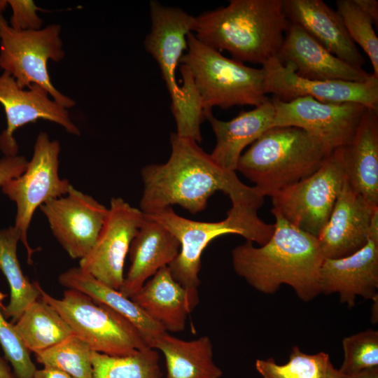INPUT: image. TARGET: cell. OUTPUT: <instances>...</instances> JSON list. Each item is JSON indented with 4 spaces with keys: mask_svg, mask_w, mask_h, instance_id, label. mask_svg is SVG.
Wrapping results in <instances>:
<instances>
[{
    "mask_svg": "<svg viewBox=\"0 0 378 378\" xmlns=\"http://www.w3.org/2000/svg\"><path fill=\"white\" fill-rule=\"evenodd\" d=\"M336 5V11L349 37L365 51L371 62L372 74L378 77V38L372 27V20L354 0H337Z\"/></svg>",
    "mask_w": 378,
    "mask_h": 378,
    "instance_id": "1f68e13d",
    "label": "cell"
},
{
    "mask_svg": "<svg viewBox=\"0 0 378 378\" xmlns=\"http://www.w3.org/2000/svg\"><path fill=\"white\" fill-rule=\"evenodd\" d=\"M180 244L164 227L144 215L130 247V266L119 291L130 298L162 267L177 256Z\"/></svg>",
    "mask_w": 378,
    "mask_h": 378,
    "instance_id": "44dd1931",
    "label": "cell"
},
{
    "mask_svg": "<svg viewBox=\"0 0 378 378\" xmlns=\"http://www.w3.org/2000/svg\"><path fill=\"white\" fill-rule=\"evenodd\" d=\"M10 5L13 14L10 20V26L18 30L39 29L41 28L43 20L37 15V7L33 1L9 0L6 1Z\"/></svg>",
    "mask_w": 378,
    "mask_h": 378,
    "instance_id": "e575fe53",
    "label": "cell"
},
{
    "mask_svg": "<svg viewBox=\"0 0 378 378\" xmlns=\"http://www.w3.org/2000/svg\"><path fill=\"white\" fill-rule=\"evenodd\" d=\"M0 345L16 378H33L36 368L31 359L30 352L24 346L15 324L10 323L3 314L0 303Z\"/></svg>",
    "mask_w": 378,
    "mask_h": 378,
    "instance_id": "836d02e7",
    "label": "cell"
},
{
    "mask_svg": "<svg viewBox=\"0 0 378 378\" xmlns=\"http://www.w3.org/2000/svg\"><path fill=\"white\" fill-rule=\"evenodd\" d=\"M43 88L33 84L28 90L19 87L8 73L0 75V104L6 116V128L0 134V150L4 156L18 155L15 132L23 125L43 119L62 126L69 134L80 131L71 121L68 110L59 105Z\"/></svg>",
    "mask_w": 378,
    "mask_h": 378,
    "instance_id": "2e32d148",
    "label": "cell"
},
{
    "mask_svg": "<svg viewBox=\"0 0 378 378\" xmlns=\"http://www.w3.org/2000/svg\"><path fill=\"white\" fill-rule=\"evenodd\" d=\"M92 378H164L156 349L148 347L127 356L92 351Z\"/></svg>",
    "mask_w": 378,
    "mask_h": 378,
    "instance_id": "f546056e",
    "label": "cell"
},
{
    "mask_svg": "<svg viewBox=\"0 0 378 378\" xmlns=\"http://www.w3.org/2000/svg\"><path fill=\"white\" fill-rule=\"evenodd\" d=\"M33 378H74L59 370L45 368L36 370Z\"/></svg>",
    "mask_w": 378,
    "mask_h": 378,
    "instance_id": "74e56055",
    "label": "cell"
},
{
    "mask_svg": "<svg viewBox=\"0 0 378 378\" xmlns=\"http://www.w3.org/2000/svg\"><path fill=\"white\" fill-rule=\"evenodd\" d=\"M149 7L151 27L144 48L158 63L171 97L176 133L200 143V125L205 118L200 95L186 68L180 66L182 86L176 79V68L188 48L187 36L195 31L196 18L179 8L165 6L155 0L150 1Z\"/></svg>",
    "mask_w": 378,
    "mask_h": 378,
    "instance_id": "277c9868",
    "label": "cell"
},
{
    "mask_svg": "<svg viewBox=\"0 0 378 378\" xmlns=\"http://www.w3.org/2000/svg\"><path fill=\"white\" fill-rule=\"evenodd\" d=\"M20 234L13 226L0 229V271L10 288V301L3 307L4 317L15 323L26 308L40 298L37 281L31 282L24 274L17 255Z\"/></svg>",
    "mask_w": 378,
    "mask_h": 378,
    "instance_id": "4316f807",
    "label": "cell"
},
{
    "mask_svg": "<svg viewBox=\"0 0 378 378\" xmlns=\"http://www.w3.org/2000/svg\"><path fill=\"white\" fill-rule=\"evenodd\" d=\"M28 160L22 155L4 156L0 159V188L9 180L20 176Z\"/></svg>",
    "mask_w": 378,
    "mask_h": 378,
    "instance_id": "d590c367",
    "label": "cell"
},
{
    "mask_svg": "<svg viewBox=\"0 0 378 378\" xmlns=\"http://www.w3.org/2000/svg\"><path fill=\"white\" fill-rule=\"evenodd\" d=\"M377 298H378V296L376 297L375 298H374L372 300H374V304L372 305V321L373 323H377Z\"/></svg>",
    "mask_w": 378,
    "mask_h": 378,
    "instance_id": "60d3db41",
    "label": "cell"
},
{
    "mask_svg": "<svg viewBox=\"0 0 378 378\" xmlns=\"http://www.w3.org/2000/svg\"><path fill=\"white\" fill-rule=\"evenodd\" d=\"M60 34L61 27L56 24L39 29H15L0 13V68L20 88L37 85L68 109L76 105L75 101L55 88L48 70L49 60L57 62L65 55Z\"/></svg>",
    "mask_w": 378,
    "mask_h": 378,
    "instance_id": "9c48e42d",
    "label": "cell"
},
{
    "mask_svg": "<svg viewBox=\"0 0 378 378\" xmlns=\"http://www.w3.org/2000/svg\"><path fill=\"white\" fill-rule=\"evenodd\" d=\"M153 349L164 357V378H220L223 371L214 360L213 344L207 335L183 340L166 332Z\"/></svg>",
    "mask_w": 378,
    "mask_h": 378,
    "instance_id": "484cf974",
    "label": "cell"
},
{
    "mask_svg": "<svg viewBox=\"0 0 378 378\" xmlns=\"http://www.w3.org/2000/svg\"><path fill=\"white\" fill-rule=\"evenodd\" d=\"M171 154L165 163L144 167V190L140 210L153 213L178 205L191 214L204 211L217 191L227 195L232 204L258 209L264 196L254 186L243 183L236 172L219 166L195 141L170 135Z\"/></svg>",
    "mask_w": 378,
    "mask_h": 378,
    "instance_id": "6da1fadb",
    "label": "cell"
},
{
    "mask_svg": "<svg viewBox=\"0 0 378 378\" xmlns=\"http://www.w3.org/2000/svg\"><path fill=\"white\" fill-rule=\"evenodd\" d=\"M274 127H296L320 140L330 150L346 146L367 107L358 103L332 104L303 97L285 102L275 97Z\"/></svg>",
    "mask_w": 378,
    "mask_h": 378,
    "instance_id": "7c38bea8",
    "label": "cell"
},
{
    "mask_svg": "<svg viewBox=\"0 0 378 378\" xmlns=\"http://www.w3.org/2000/svg\"><path fill=\"white\" fill-rule=\"evenodd\" d=\"M265 72V92L285 102L310 97L332 104H360L378 111V77L372 74L364 82L342 80H316L302 78L275 57L262 65Z\"/></svg>",
    "mask_w": 378,
    "mask_h": 378,
    "instance_id": "9a60e30c",
    "label": "cell"
},
{
    "mask_svg": "<svg viewBox=\"0 0 378 378\" xmlns=\"http://www.w3.org/2000/svg\"><path fill=\"white\" fill-rule=\"evenodd\" d=\"M188 48L180 64L189 71L200 95L204 116L214 106H258L270 100L265 92V72L223 55L201 43L190 32ZM205 118V117H204Z\"/></svg>",
    "mask_w": 378,
    "mask_h": 378,
    "instance_id": "52a82bcc",
    "label": "cell"
},
{
    "mask_svg": "<svg viewBox=\"0 0 378 378\" xmlns=\"http://www.w3.org/2000/svg\"><path fill=\"white\" fill-rule=\"evenodd\" d=\"M196 18L195 36L242 63L263 65L276 57L290 22L282 0H230Z\"/></svg>",
    "mask_w": 378,
    "mask_h": 378,
    "instance_id": "3957f363",
    "label": "cell"
},
{
    "mask_svg": "<svg viewBox=\"0 0 378 378\" xmlns=\"http://www.w3.org/2000/svg\"><path fill=\"white\" fill-rule=\"evenodd\" d=\"M346 179L378 206V111L367 108L351 141L343 147Z\"/></svg>",
    "mask_w": 378,
    "mask_h": 378,
    "instance_id": "cb8c5ba5",
    "label": "cell"
},
{
    "mask_svg": "<svg viewBox=\"0 0 378 378\" xmlns=\"http://www.w3.org/2000/svg\"><path fill=\"white\" fill-rule=\"evenodd\" d=\"M0 378H16L7 360L1 357H0Z\"/></svg>",
    "mask_w": 378,
    "mask_h": 378,
    "instance_id": "ab89813d",
    "label": "cell"
},
{
    "mask_svg": "<svg viewBox=\"0 0 378 378\" xmlns=\"http://www.w3.org/2000/svg\"><path fill=\"white\" fill-rule=\"evenodd\" d=\"M60 145L41 132L34 146L33 155L24 171L5 183L1 191L16 204L14 227L20 234V241L27 253V262H33L36 249L28 242L27 232L37 208L49 200L65 195L71 184L59 175Z\"/></svg>",
    "mask_w": 378,
    "mask_h": 378,
    "instance_id": "8fae6325",
    "label": "cell"
},
{
    "mask_svg": "<svg viewBox=\"0 0 378 378\" xmlns=\"http://www.w3.org/2000/svg\"><path fill=\"white\" fill-rule=\"evenodd\" d=\"M130 298L172 332L184 330L188 316L199 301L172 277L168 266L158 271Z\"/></svg>",
    "mask_w": 378,
    "mask_h": 378,
    "instance_id": "603a6c76",
    "label": "cell"
},
{
    "mask_svg": "<svg viewBox=\"0 0 378 378\" xmlns=\"http://www.w3.org/2000/svg\"><path fill=\"white\" fill-rule=\"evenodd\" d=\"M321 293H337L340 302L353 307L357 296L373 300L378 290V210L367 244L342 258H324L319 272Z\"/></svg>",
    "mask_w": 378,
    "mask_h": 378,
    "instance_id": "e0dca14e",
    "label": "cell"
},
{
    "mask_svg": "<svg viewBox=\"0 0 378 378\" xmlns=\"http://www.w3.org/2000/svg\"><path fill=\"white\" fill-rule=\"evenodd\" d=\"M144 215L164 227L178 241L179 252L168 267L172 277L195 297H198L202 255L211 241L233 234L262 246L270 240L274 230V224H267L259 218L258 209L241 204H232L226 218L217 222L188 219L178 215L172 207Z\"/></svg>",
    "mask_w": 378,
    "mask_h": 378,
    "instance_id": "8992f818",
    "label": "cell"
},
{
    "mask_svg": "<svg viewBox=\"0 0 378 378\" xmlns=\"http://www.w3.org/2000/svg\"><path fill=\"white\" fill-rule=\"evenodd\" d=\"M344 360L340 372L352 375L378 366V331L368 329L342 340Z\"/></svg>",
    "mask_w": 378,
    "mask_h": 378,
    "instance_id": "d6a6232c",
    "label": "cell"
},
{
    "mask_svg": "<svg viewBox=\"0 0 378 378\" xmlns=\"http://www.w3.org/2000/svg\"><path fill=\"white\" fill-rule=\"evenodd\" d=\"M274 232L259 247L246 241L232 251L236 274L255 290L272 294L282 284L293 288L304 302L321 293L319 272L324 258L317 238L290 223L277 213Z\"/></svg>",
    "mask_w": 378,
    "mask_h": 378,
    "instance_id": "7a4b0ae2",
    "label": "cell"
},
{
    "mask_svg": "<svg viewBox=\"0 0 378 378\" xmlns=\"http://www.w3.org/2000/svg\"><path fill=\"white\" fill-rule=\"evenodd\" d=\"M40 299L55 309L75 335L94 351L109 356H127L149 347L139 330L126 318L86 294L67 289L61 299L38 286Z\"/></svg>",
    "mask_w": 378,
    "mask_h": 378,
    "instance_id": "ba28073f",
    "label": "cell"
},
{
    "mask_svg": "<svg viewBox=\"0 0 378 378\" xmlns=\"http://www.w3.org/2000/svg\"><path fill=\"white\" fill-rule=\"evenodd\" d=\"M344 378H378V366L365 369L355 374L344 375Z\"/></svg>",
    "mask_w": 378,
    "mask_h": 378,
    "instance_id": "f35d334b",
    "label": "cell"
},
{
    "mask_svg": "<svg viewBox=\"0 0 378 378\" xmlns=\"http://www.w3.org/2000/svg\"><path fill=\"white\" fill-rule=\"evenodd\" d=\"M331 151L302 129L274 127L241 154L237 171L271 197L315 172Z\"/></svg>",
    "mask_w": 378,
    "mask_h": 378,
    "instance_id": "5b68a950",
    "label": "cell"
},
{
    "mask_svg": "<svg viewBox=\"0 0 378 378\" xmlns=\"http://www.w3.org/2000/svg\"><path fill=\"white\" fill-rule=\"evenodd\" d=\"M14 324L24 346L33 353L74 335L62 316L40 298L31 303Z\"/></svg>",
    "mask_w": 378,
    "mask_h": 378,
    "instance_id": "83f0119b",
    "label": "cell"
},
{
    "mask_svg": "<svg viewBox=\"0 0 378 378\" xmlns=\"http://www.w3.org/2000/svg\"><path fill=\"white\" fill-rule=\"evenodd\" d=\"M356 5L372 20L378 22V1L377 0H354Z\"/></svg>",
    "mask_w": 378,
    "mask_h": 378,
    "instance_id": "8d00e7d4",
    "label": "cell"
},
{
    "mask_svg": "<svg viewBox=\"0 0 378 378\" xmlns=\"http://www.w3.org/2000/svg\"><path fill=\"white\" fill-rule=\"evenodd\" d=\"M99 236L79 267L105 285L119 290L130 244L144 220V214L120 197L111 200Z\"/></svg>",
    "mask_w": 378,
    "mask_h": 378,
    "instance_id": "4fadbf2b",
    "label": "cell"
},
{
    "mask_svg": "<svg viewBox=\"0 0 378 378\" xmlns=\"http://www.w3.org/2000/svg\"><path fill=\"white\" fill-rule=\"evenodd\" d=\"M282 4L290 23L302 27L337 57L362 69L365 59L337 11L322 0H282Z\"/></svg>",
    "mask_w": 378,
    "mask_h": 378,
    "instance_id": "ffe728a7",
    "label": "cell"
},
{
    "mask_svg": "<svg viewBox=\"0 0 378 378\" xmlns=\"http://www.w3.org/2000/svg\"><path fill=\"white\" fill-rule=\"evenodd\" d=\"M92 351L86 342L73 335L34 354L36 362L45 368L62 371L74 378H92Z\"/></svg>",
    "mask_w": 378,
    "mask_h": 378,
    "instance_id": "4dcf8cb0",
    "label": "cell"
},
{
    "mask_svg": "<svg viewBox=\"0 0 378 378\" xmlns=\"http://www.w3.org/2000/svg\"><path fill=\"white\" fill-rule=\"evenodd\" d=\"M58 282L68 289L86 294L93 300L120 314L139 330L147 345L152 349L156 341L167 332L131 298L100 282L80 267L69 268L60 274Z\"/></svg>",
    "mask_w": 378,
    "mask_h": 378,
    "instance_id": "d4e9b609",
    "label": "cell"
},
{
    "mask_svg": "<svg viewBox=\"0 0 378 378\" xmlns=\"http://www.w3.org/2000/svg\"><path fill=\"white\" fill-rule=\"evenodd\" d=\"M255 367L262 378H344L328 354H307L296 346L285 364L279 365L273 358H268L257 359Z\"/></svg>",
    "mask_w": 378,
    "mask_h": 378,
    "instance_id": "f1b7e54d",
    "label": "cell"
},
{
    "mask_svg": "<svg viewBox=\"0 0 378 378\" xmlns=\"http://www.w3.org/2000/svg\"><path fill=\"white\" fill-rule=\"evenodd\" d=\"M299 76L316 80L364 82L371 76L335 56L302 27L290 23L275 57Z\"/></svg>",
    "mask_w": 378,
    "mask_h": 378,
    "instance_id": "d6986e66",
    "label": "cell"
},
{
    "mask_svg": "<svg viewBox=\"0 0 378 378\" xmlns=\"http://www.w3.org/2000/svg\"><path fill=\"white\" fill-rule=\"evenodd\" d=\"M40 210L53 236L73 259H82L94 246L108 209L71 186L68 192L43 204Z\"/></svg>",
    "mask_w": 378,
    "mask_h": 378,
    "instance_id": "5bb4252c",
    "label": "cell"
},
{
    "mask_svg": "<svg viewBox=\"0 0 378 378\" xmlns=\"http://www.w3.org/2000/svg\"><path fill=\"white\" fill-rule=\"evenodd\" d=\"M376 206L356 192L345 179L317 241L324 258L337 259L361 249L368 242Z\"/></svg>",
    "mask_w": 378,
    "mask_h": 378,
    "instance_id": "ac0fdd59",
    "label": "cell"
},
{
    "mask_svg": "<svg viewBox=\"0 0 378 378\" xmlns=\"http://www.w3.org/2000/svg\"><path fill=\"white\" fill-rule=\"evenodd\" d=\"M216 136V145L210 154L222 168L236 172L244 148L273 127L274 108L271 99L251 111H241L228 121L205 115Z\"/></svg>",
    "mask_w": 378,
    "mask_h": 378,
    "instance_id": "7402d4cb",
    "label": "cell"
},
{
    "mask_svg": "<svg viewBox=\"0 0 378 378\" xmlns=\"http://www.w3.org/2000/svg\"><path fill=\"white\" fill-rule=\"evenodd\" d=\"M345 179L340 147L332 150L312 174L274 193L271 211L317 237L329 219Z\"/></svg>",
    "mask_w": 378,
    "mask_h": 378,
    "instance_id": "30bf717a",
    "label": "cell"
}]
</instances>
